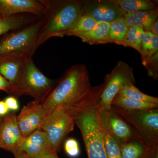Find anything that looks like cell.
I'll return each instance as SVG.
<instances>
[{
	"mask_svg": "<svg viewBox=\"0 0 158 158\" xmlns=\"http://www.w3.org/2000/svg\"><path fill=\"white\" fill-rule=\"evenodd\" d=\"M94 88L86 65H73L65 71L41 103L45 119L59 109L69 111L77 107L90 96Z\"/></svg>",
	"mask_w": 158,
	"mask_h": 158,
	"instance_id": "cell-1",
	"label": "cell"
},
{
	"mask_svg": "<svg viewBox=\"0 0 158 158\" xmlns=\"http://www.w3.org/2000/svg\"><path fill=\"white\" fill-rule=\"evenodd\" d=\"M104 88L98 85L81 105L68 112L81 131L88 158H107L104 144L98 102Z\"/></svg>",
	"mask_w": 158,
	"mask_h": 158,
	"instance_id": "cell-2",
	"label": "cell"
},
{
	"mask_svg": "<svg viewBox=\"0 0 158 158\" xmlns=\"http://www.w3.org/2000/svg\"><path fill=\"white\" fill-rule=\"evenodd\" d=\"M46 11L37 42V48L52 37H64L83 13L82 0H46Z\"/></svg>",
	"mask_w": 158,
	"mask_h": 158,
	"instance_id": "cell-3",
	"label": "cell"
},
{
	"mask_svg": "<svg viewBox=\"0 0 158 158\" xmlns=\"http://www.w3.org/2000/svg\"><path fill=\"white\" fill-rule=\"evenodd\" d=\"M55 84V81L37 68L32 58H30L26 61L16 81L11 84L9 94L15 98L29 95L41 103Z\"/></svg>",
	"mask_w": 158,
	"mask_h": 158,
	"instance_id": "cell-4",
	"label": "cell"
},
{
	"mask_svg": "<svg viewBox=\"0 0 158 158\" xmlns=\"http://www.w3.org/2000/svg\"><path fill=\"white\" fill-rule=\"evenodd\" d=\"M42 18L7 34L0 40V56H18L30 59L37 48V42Z\"/></svg>",
	"mask_w": 158,
	"mask_h": 158,
	"instance_id": "cell-5",
	"label": "cell"
},
{
	"mask_svg": "<svg viewBox=\"0 0 158 158\" xmlns=\"http://www.w3.org/2000/svg\"><path fill=\"white\" fill-rule=\"evenodd\" d=\"M111 109L128 122L145 143L158 148V108L127 111L112 106Z\"/></svg>",
	"mask_w": 158,
	"mask_h": 158,
	"instance_id": "cell-6",
	"label": "cell"
},
{
	"mask_svg": "<svg viewBox=\"0 0 158 158\" xmlns=\"http://www.w3.org/2000/svg\"><path fill=\"white\" fill-rule=\"evenodd\" d=\"M104 83V88L98 104L100 107L109 110L111 109L113 98L119 90L127 84H135L133 68L126 62L119 61L113 70L105 77Z\"/></svg>",
	"mask_w": 158,
	"mask_h": 158,
	"instance_id": "cell-7",
	"label": "cell"
},
{
	"mask_svg": "<svg viewBox=\"0 0 158 158\" xmlns=\"http://www.w3.org/2000/svg\"><path fill=\"white\" fill-rule=\"evenodd\" d=\"M74 125L70 113L59 109L45 119L40 129L45 134L51 149L58 153Z\"/></svg>",
	"mask_w": 158,
	"mask_h": 158,
	"instance_id": "cell-8",
	"label": "cell"
},
{
	"mask_svg": "<svg viewBox=\"0 0 158 158\" xmlns=\"http://www.w3.org/2000/svg\"><path fill=\"white\" fill-rule=\"evenodd\" d=\"M100 109L110 133L119 146L133 139L141 138L135 129L112 109Z\"/></svg>",
	"mask_w": 158,
	"mask_h": 158,
	"instance_id": "cell-9",
	"label": "cell"
},
{
	"mask_svg": "<svg viewBox=\"0 0 158 158\" xmlns=\"http://www.w3.org/2000/svg\"><path fill=\"white\" fill-rule=\"evenodd\" d=\"M16 118L23 137L40 129L46 118L41 103L34 100L24 106Z\"/></svg>",
	"mask_w": 158,
	"mask_h": 158,
	"instance_id": "cell-10",
	"label": "cell"
},
{
	"mask_svg": "<svg viewBox=\"0 0 158 158\" xmlns=\"http://www.w3.org/2000/svg\"><path fill=\"white\" fill-rule=\"evenodd\" d=\"M83 13L97 22L110 23L125 14L113 0L84 1Z\"/></svg>",
	"mask_w": 158,
	"mask_h": 158,
	"instance_id": "cell-11",
	"label": "cell"
},
{
	"mask_svg": "<svg viewBox=\"0 0 158 158\" xmlns=\"http://www.w3.org/2000/svg\"><path fill=\"white\" fill-rule=\"evenodd\" d=\"M52 151H54L50 147L45 134L39 129L23 137L13 155L21 158H38Z\"/></svg>",
	"mask_w": 158,
	"mask_h": 158,
	"instance_id": "cell-12",
	"label": "cell"
},
{
	"mask_svg": "<svg viewBox=\"0 0 158 158\" xmlns=\"http://www.w3.org/2000/svg\"><path fill=\"white\" fill-rule=\"evenodd\" d=\"M46 9L45 1L43 0H0V16L2 17L25 13L42 18Z\"/></svg>",
	"mask_w": 158,
	"mask_h": 158,
	"instance_id": "cell-13",
	"label": "cell"
},
{
	"mask_svg": "<svg viewBox=\"0 0 158 158\" xmlns=\"http://www.w3.org/2000/svg\"><path fill=\"white\" fill-rule=\"evenodd\" d=\"M15 112L3 116L0 124V148L14 153L23 139Z\"/></svg>",
	"mask_w": 158,
	"mask_h": 158,
	"instance_id": "cell-14",
	"label": "cell"
},
{
	"mask_svg": "<svg viewBox=\"0 0 158 158\" xmlns=\"http://www.w3.org/2000/svg\"><path fill=\"white\" fill-rule=\"evenodd\" d=\"M120 147L122 158H158V148L150 146L141 138L128 141Z\"/></svg>",
	"mask_w": 158,
	"mask_h": 158,
	"instance_id": "cell-15",
	"label": "cell"
},
{
	"mask_svg": "<svg viewBox=\"0 0 158 158\" xmlns=\"http://www.w3.org/2000/svg\"><path fill=\"white\" fill-rule=\"evenodd\" d=\"M28 59L11 55L0 56V74L11 84H14Z\"/></svg>",
	"mask_w": 158,
	"mask_h": 158,
	"instance_id": "cell-16",
	"label": "cell"
},
{
	"mask_svg": "<svg viewBox=\"0 0 158 158\" xmlns=\"http://www.w3.org/2000/svg\"><path fill=\"white\" fill-rule=\"evenodd\" d=\"M158 9L151 11H141L127 13L123 15L129 27H137L144 31H150L153 23L157 19Z\"/></svg>",
	"mask_w": 158,
	"mask_h": 158,
	"instance_id": "cell-17",
	"label": "cell"
},
{
	"mask_svg": "<svg viewBox=\"0 0 158 158\" xmlns=\"http://www.w3.org/2000/svg\"><path fill=\"white\" fill-rule=\"evenodd\" d=\"M40 18L31 14H19L8 17L0 16V36L28 25Z\"/></svg>",
	"mask_w": 158,
	"mask_h": 158,
	"instance_id": "cell-18",
	"label": "cell"
},
{
	"mask_svg": "<svg viewBox=\"0 0 158 158\" xmlns=\"http://www.w3.org/2000/svg\"><path fill=\"white\" fill-rule=\"evenodd\" d=\"M110 23L97 22L92 30L86 33L78 35L77 37L82 41L90 44H105L107 43Z\"/></svg>",
	"mask_w": 158,
	"mask_h": 158,
	"instance_id": "cell-19",
	"label": "cell"
},
{
	"mask_svg": "<svg viewBox=\"0 0 158 158\" xmlns=\"http://www.w3.org/2000/svg\"><path fill=\"white\" fill-rule=\"evenodd\" d=\"M99 113L102 131L103 136L104 144L107 157L122 158L120 146L110 133L102 114L100 107Z\"/></svg>",
	"mask_w": 158,
	"mask_h": 158,
	"instance_id": "cell-20",
	"label": "cell"
},
{
	"mask_svg": "<svg viewBox=\"0 0 158 158\" xmlns=\"http://www.w3.org/2000/svg\"><path fill=\"white\" fill-rule=\"evenodd\" d=\"M112 106L127 111H138L158 108V104L145 102L117 94L113 100Z\"/></svg>",
	"mask_w": 158,
	"mask_h": 158,
	"instance_id": "cell-21",
	"label": "cell"
},
{
	"mask_svg": "<svg viewBox=\"0 0 158 158\" xmlns=\"http://www.w3.org/2000/svg\"><path fill=\"white\" fill-rule=\"evenodd\" d=\"M125 14L157 9L156 4L150 0H113Z\"/></svg>",
	"mask_w": 158,
	"mask_h": 158,
	"instance_id": "cell-22",
	"label": "cell"
},
{
	"mask_svg": "<svg viewBox=\"0 0 158 158\" xmlns=\"http://www.w3.org/2000/svg\"><path fill=\"white\" fill-rule=\"evenodd\" d=\"M110 23L107 43H115L118 44L124 39L129 27L126 22L123 16Z\"/></svg>",
	"mask_w": 158,
	"mask_h": 158,
	"instance_id": "cell-23",
	"label": "cell"
},
{
	"mask_svg": "<svg viewBox=\"0 0 158 158\" xmlns=\"http://www.w3.org/2000/svg\"><path fill=\"white\" fill-rule=\"evenodd\" d=\"M97 23V21L93 18L83 13L72 27L65 32L64 36L77 37L80 34H84L92 30Z\"/></svg>",
	"mask_w": 158,
	"mask_h": 158,
	"instance_id": "cell-24",
	"label": "cell"
},
{
	"mask_svg": "<svg viewBox=\"0 0 158 158\" xmlns=\"http://www.w3.org/2000/svg\"><path fill=\"white\" fill-rule=\"evenodd\" d=\"M120 96L130 98L137 100L158 104V98L150 96L141 92L135 85L132 84L125 85L117 94Z\"/></svg>",
	"mask_w": 158,
	"mask_h": 158,
	"instance_id": "cell-25",
	"label": "cell"
},
{
	"mask_svg": "<svg viewBox=\"0 0 158 158\" xmlns=\"http://www.w3.org/2000/svg\"><path fill=\"white\" fill-rule=\"evenodd\" d=\"M138 29V27H129L124 39L118 44L133 48L138 51L141 55L142 41L139 38Z\"/></svg>",
	"mask_w": 158,
	"mask_h": 158,
	"instance_id": "cell-26",
	"label": "cell"
},
{
	"mask_svg": "<svg viewBox=\"0 0 158 158\" xmlns=\"http://www.w3.org/2000/svg\"><path fill=\"white\" fill-rule=\"evenodd\" d=\"M158 52L152 56L142 59V63L147 69L149 77L157 79L158 74Z\"/></svg>",
	"mask_w": 158,
	"mask_h": 158,
	"instance_id": "cell-27",
	"label": "cell"
},
{
	"mask_svg": "<svg viewBox=\"0 0 158 158\" xmlns=\"http://www.w3.org/2000/svg\"><path fill=\"white\" fill-rule=\"evenodd\" d=\"M64 149L67 156L71 158H77L80 155V148L79 143L74 138H68L65 141Z\"/></svg>",
	"mask_w": 158,
	"mask_h": 158,
	"instance_id": "cell-28",
	"label": "cell"
},
{
	"mask_svg": "<svg viewBox=\"0 0 158 158\" xmlns=\"http://www.w3.org/2000/svg\"><path fill=\"white\" fill-rule=\"evenodd\" d=\"M153 36V34L150 31H145L144 38L141 44V57H143L147 52Z\"/></svg>",
	"mask_w": 158,
	"mask_h": 158,
	"instance_id": "cell-29",
	"label": "cell"
},
{
	"mask_svg": "<svg viewBox=\"0 0 158 158\" xmlns=\"http://www.w3.org/2000/svg\"><path fill=\"white\" fill-rule=\"evenodd\" d=\"M158 52V36L154 35L147 52L142 57V59L152 56Z\"/></svg>",
	"mask_w": 158,
	"mask_h": 158,
	"instance_id": "cell-30",
	"label": "cell"
},
{
	"mask_svg": "<svg viewBox=\"0 0 158 158\" xmlns=\"http://www.w3.org/2000/svg\"><path fill=\"white\" fill-rule=\"evenodd\" d=\"M5 103L9 108V110L13 112L17 111L19 109V104L17 99L14 96H9L6 98L5 100Z\"/></svg>",
	"mask_w": 158,
	"mask_h": 158,
	"instance_id": "cell-31",
	"label": "cell"
},
{
	"mask_svg": "<svg viewBox=\"0 0 158 158\" xmlns=\"http://www.w3.org/2000/svg\"><path fill=\"white\" fill-rule=\"evenodd\" d=\"M11 84L0 74V90L9 93Z\"/></svg>",
	"mask_w": 158,
	"mask_h": 158,
	"instance_id": "cell-32",
	"label": "cell"
},
{
	"mask_svg": "<svg viewBox=\"0 0 158 158\" xmlns=\"http://www.w3.org/2000/svg\"><path fill=\"white\" fill-rule=\"evenodd\" d=\"M9 108L7 107L4 101H0V116L3 117L9 113Z\"/></svg>",
	"mask_w": 158,
	"mask_h": 158,
	"instance_id": "cell-33",
	"label": "cell"
},
{
	"mask_svg": "<svg viewBox=\"0 0 158 158\" xmlns=\"http://www.w3.org/2000/svg\"><path fill=\"white\" fill-rule=\"evenodd\" d=\"M150 31L154 35L158 36V19H156L151 27Z\"/></svg>",
	"mask_w": 158,
	"mask_h": 158,
	"instance_id": "cell-34",
	"label": "cell"
},
{
	"mask_svg": "<svg viewBox=\"0 0 158 158\" xmlns=\"http://www.w3.org/2000/svg\"><path fill=\"white\" fill-rule=\"evenodd\" d=\"M21 158V157H20ZM38 158H60L58 156L57 153L54 151L48 153L45 155L42 156Z\"/></svg>",
	"mask_w": 158,
	"mask_h": 158,
	"instance_id": "cell-35",
	"label": "cell"
},
{
	"mask_svg": "<svg viewBox=\"0 0 158 158\" xmlns=\"http://www.w3.org/2000/svg\"><path fill=\"white\" fill-rule=\"evenodd\" d=\"M14 156L15 158H21L18 155L16 154H14Z\"/></svg>",
	"mask_w": 158,
	"mask_h": 158,
	"instance_id": "cell-36",
	"label": "cell"
},
{
	"mask_svg": "<svg viewBox=\"0 0 158 158\" xmlns=\"http://www.w3.org/2000/svg\"><path fill=\"white\" fill-rule=\"evenodd\" d=\"M2 117L0 116V124H1V122H2Z\"/></svg>",
	"mask_w": 158,
	"mask_h": 158,
	"instance_id": "cell-37",
	"label": "cell"
}]
</instances>
